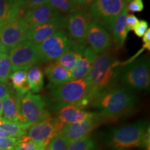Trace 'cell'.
<instances>
[{"mask_svg":"<svg viewBox=\"0 0 150 150\" xmlns=\"http://www.w3.org/2000/svg\"><path fill=\"white\" fill-rule=\"evenodd\" d=\"M119 65V61L108 52L97 54L88 74L85 77L89 86L88 98L91 102L102 91L113 86L118 76Z\"/></svg>","mask_w":150,"mask_h":150,"instance_id":"1","label":"cell"},{"mask_svg":"<svg viewBox=\"0 0 150 150\" xmlns=\"http://www.w3.org/2000/svg\"><path fill=\"white\" fill-rule=\"evenodd\" d=\"M136 97L128 89L112 86L102 91L93 101V106L106 120L125 115L136 104Z\"/></svg>","mask_w":150,"mask_h":150,"instance_id":"2","label":"cell"},{"mask_svg":"<svg viewBox=\"0 0 150 150\" xmlns=\"http://www.w3.org/2000/svg\"><path fill=\"white\" fill-rule=\"evenodd\" d=\"M149 127L146 121H139L114 129L109 143L115 150H129L142 147L149 150Z\"/></svg>","mask_w":150,"mask_h":150,"instance_id":"3","label":"cell"},{"mask_svg":"<svg viewBox=\"0 0 150 150\" xmlns=\"http://www.w3.org/2000/svg\"><path fill=\"white\" fill-rule=\"evenodd\" d=\"M88 95L89 86L85 78L70 81L52 89L50 97V108L58 110L68 105L78 106L86 97L89 100Z\"/></svg>","mask_w":150,"mask_h":150,"instance_id":"4","label":"cell"},{"mask_svg":"<svg viewBox=\"0 0 150 150\" xmlns=\"http://www.w3.org/2000/svg\"><path fill=\"white\" fill-rule=\"evenodd\" d=\"M16 95L20 117L27 128L50 117L47 105L42 96L31 92L22 95L16 93Z\"/></svg>","mask_w":150,"mask_h":150,"instance_id":"5","label":"cell"},{"mask_svg":"<svg viewBox=\"0 0 150 150\" xmlns=\"http://www.w3.org/2000/svg\"><path fill=\"white\" fill-rule=\"evenodd\" d=\"M126 6L123 0H95L89 7V14L93 22L111 32L115 20Z\"/></svg>","mask_w":150,"mask_h":150,"instance_id":"6","label":"cell"},{"mask_svg":"<svg viewBox=\"0 0 150 150\" xmlns=\"http://www.w3.org/2000/svg\"><path fill=\"white\" fill-rule=\"evenodd\" d=\"M121 79L129 88L136 91H147L150 85L149 61L140 59L127 65L122 71Z\"/></svg>","mask_w":150,"mask_h":150,"instance_id":"7","label":"cell"},{"mask_svg":"<svg viewBox=\"0 0 150 150\" xmlns=\"http://www.w3.org/2000/svg\"><path fill=\"white\" fill-rule=\"evenodd\" d=\"M72 46V41L63 30L56 32L40 44L37 45L39 61L47 63L56 61Z\"/></svg>","mask_w":150,"mask_h":150,"instance_id":"8","label":"cell"},{"mask_svg":"<svg viewBox=\"0 0 150 150\" xmlns=\"http://www.w3.org/2000/svg\"><path fill=\"white\" fill-rule=\"evenodd\" d=\"M12 71L27 70L39 61L36 45L29 40H24L9 52Z\"/></svg>","mask_w":150,"mask_h":150,"instance_id":"9","label":"cell"},{"mask_svg":"<svg viewBox=\"0 0 150 150\" xmlns=\"http://www.w3.org/2000/svg\"><path fill=\"white\" fill-rule=\"evenodd\" d=\"M28 30L29 28L23 16L17 17L0 24V40L7 51H10L20 42L26 40Z\"/></svg>","mask_w":150,"mask_h":150,"instance_id":"10","label":"cell"},{"mask_svg":"<svg viewBox=\"0 0 150 150\" xmlns=\"http://www.w3.org/2000/svg\"><path fill=\"white\" fill-rule=\"evenodd\" d=\"M64 127L56 117H50L30 127L26 136L30 140L47 147L52 138L59 134Z\"/></svg>","mask_w":150,"mask_h":150,"instance_id":"11","label":"cell"},{"mask_svg":"<svg viewBox=\"0 0 150 150\" xmlns=\"http://www.w3.org/2000/svg\"><path fill=\"white\" fill-rule=\"evenodd\" d=\"M104 121L107 120L99 112H93L91 116L79 122L65 126L61 134L69 144L89 136L92 131Z\"/></svg>","mask_w":150,"mask_h":150,"instance_id":"12","label":"cell"},{"mask_svg":"<svg viewBox=\"0 0 150 150\" xmlns=\"http://www.w3.org/2000/svg\"><path fill=\"white\" fill-rule=\"evenodd\" d=\"M92 22L93 20L90 14L84 11H76L67 17L65 27L70 40L75 41L77 44H83Z\"/></svg>","mask_w":150,"mask_h":150,"instance_id":"13","label":"cell"},{"mask_svg":"<svg viewBox=\"0 0 150 150\" xmlns=\"http://www.w3.org/2000/svg\"><path fill=\"white\" fill-rule=\"evenodd\" d=\"M66 22L67 17L59 16L46 23L31 28L28 30L26 40L30 41L35 45L40 44L63 29L66 25Z\"/></svg>","mask_w":150,"mask_h":150,"instance_id":"14","label":"cell"},{"mask_svg":"<svg viewBox=\"0 0 150 150\" xmlns=\"http://www.w3.org/2000/svg\"><path fill=\"white\" fill-rule=\"evenodd\" d=\"M89 47L98 54L104 52L112 44V38L110 33L96 22H92L90 24L86 40Z\"/></svg>","mask_w":150,"mask_h":150,"instance_id":"15","label":"cell"},{"mask_svg":"<svg viewBox=\"0 0 150 150\" xmlns=\"http://www.w3.org/2000/svg\"><path fill=\"white\" fill-rule=\"evenodd\" d=\"M79 53L77 61L70 71V81L85 78L91 70V65L96 57L95 54L89 47H84L82 44H77L73 48Z\"/></svg>","mask_w":150,"mask_h":150,"instance_id":"16","label":"cell"},{"mask_svg":"<svg viewBox=\"0 0 150 150\" xmlns=\"http://www.w3.org/2000/svg\"><path fill=\"white\" fill-rule=\"evenodd\" d=\"M59 16V13L46 3L27 11L23 16V19L29 29L46 23Z\"/></svg>","mask_w":150,"mask_h":150,"instance_id":"17","label":"cell"},{"mask_svg":"<svg viewBox=\"0 0 150 150\" xmlns=\"http://www.w3.org/2000/svg\"><path fill=\"white\" fill-rule=\"evenodd\" d=\"M56 111V118L64 126L79 122L93 114L76 105L65 106Z\"/></svg>","mask_w":150,"mask_h":150,"instance_id":"18","label":"cell"},{"mask_svg":"<svg viewBox=\"0 0 150 150\" xmlns=\"http://www.w3.org/2000/svg\"><path fill=\"white\" fill-rule=\"evenodd\" d=\"M45 73L49 81V88L54 89L70 81V72L59 65L51 62L45 68Z\"/></svg>","mask_w":150,"mask_h":150,"instance_id":"19","label":"cell"},{"mask_svg":"<svg viewBox=\"0 0 150 150\" xmlns=\"http://www.w3.org/2000/svg\"><path fill=\"white\" fill-rule=\"evenodd\" d=\"M4 121L13 122L22 125L27 128L22 123L20 112H19L18 102L17 95L11 93L7 95L2 102V117ZM28 129V128H27Z\"/></svg>","mask_w":150,"mask_h":150,"instance_id":"20","label":"cell"},{"mask_svg":"<svg viewBox=\"0 0 150 150\" xmlns=\"http://www.w3.org/2000/svg\"><path fill=\"white\" fill-rule=\"evenodd\" d=\"M23 16L22 0H0V24Z\"/></svg>","mask_w":150,"mask_h":150,"instance_id":"21","label":"cell"},{"mask_svg":"<svg viewBox=\"0 0 150 150\" xmlns=\"http://www.w3.org/2000/svg\"><path fill=\"white\" fill-rule=\"evenodd\" d=\"M127 14H128V11H127L126 6L124 8L121 14L118 16L117 20H115L111 31L112 40L118 48L122 47L124 45L127 39V34L129 33L126 24Z\"/></svg>","mask_w":150,"mask_h":150,"instance_id":"22","label":"cell"},{"mask_svg":"<svg viewBox=\"0 0 150 150\" xmlns=\"http://www.w3.org/2000/svg\"><path fill=\"white\" fill-rule=\"evenodd\" d=\"M10 78L13 88L19 95H24L31 91L27 82V70L14 71L13 73L11 74Z\"/></svg>","mask_w":150,"mask_h":150,"instance_id":"23","label":"cell"},{"mask_svg":"<svg viewBox=\"0 0 150 150\" xmlns=\"http://www.w3.org/2000/svg\"><path fill=\"white\" fill-rule=\"evenodd\" d=\"M27 82L33 93H39L44 85V74L39 67L33 66L27 72Z\"/></svg>","mask_w":150,"mask_h":150,"instance_id":"24","label":"cell"},{"mask_svg":"<svg viewBox=\"0 0 150 150\" xmlns=\"http://www.w3.org/2000/svg\"><path fill=\"white\" fill-rule=\"evenodd\" d=\"M47 3L59 14H72L79 11L74 0H48Z\"/></svg>","mask_w":150,"mask_h":150,"instance_id":"25","label":"cell"},{"mask_svg":"<svg viewBox=\"0 0 150 150\" xmlns=\"http://www.w3.org/2000/svg\"><path fill=\"white\" fill-rule=\"evenodd\" d=\"M0 128L4 129L8 134L9 137H13V138H20L26 136L28 129L18 124L6 122L1 119H0Z\"/></svg>","mask_w":150,"mask_h":150,"instance_id":"26","label":"cell"},{"mask_svg":"<svg viewBox=\"0 0 150 150\" xmlns=\"http://www.w3.org/2000/svg\"><path fill=\"white\" fill-rule=\"evenodd\" d=\"M79 56V52H76L72 49V50L69 49L55 61L70 72L76 64Z\"/></svg>","mask_w":150,"mask_h":150,"instance_id":"27","label":"cell"},{"mask_svg":"<svg viewBox=\"0 0 150 150\" xmlns=\"http://www.w3.org/2000/svg\"><path fill=\"white\" fill-rule=\"evenodd\" d=\"M67 150H97L95 140L90 136L68 144Z\"/></svg>","mask_w":150,"mask_h":150,"instance_id":"28","label":"cell"},{"mask_svg":"<svg viewBox=\"0 0 150 150\" xmlns=\"http://www.w3.org/2000/svg\"><path fill=\"white\" fill-rule=\"evenodd\" d=\"M11 72V63L8 54H0V81L8 83Z\"/></svg>","mask_w":150,"mask_h":150,"instance_id":"29","label":"cell"},{"mask_svg":"<svg viewBox=\"0 0 150 150\" xmlns=\"http://www.w3.org/2000/svg\"><path fill=\"white\" fill-rule=\"evenodd\" d=\"M47 146L30 140L27 136L20 138L13 150H46Z\"/></svg>","mask_w":150,"mask_h":150,"instance_id":"30","label":"cell"},{"mask_svg":"<svg viewBox=\"0 0 150 150\" xmlns=\"http://www.w3.org/2000/svg\"><path fill=\"white\" fill-rule=\"evenodd\" d=\"M67 146H68V142L61 132L54 138H52L48 144L46 150H67Z\"/></svg>","mask_w":150,"mask_h":150,"instance_id":"31","label":"cell"},{"mask_svg":"<svg viewBox=\"0 0 150 150\" xmlns=\"http://www.w3.org/2000/svg\"><path fill=\"white\" fill-rule=\"evenodd\" d=\"M20 138H0V150H13Z\"/></svg>","mask_w":150,"mask_h":150,"instance_id":"32","label":"cell"},{"mask_svg":"<svg viewBox=\"0 0 150 150\" xmlns=\"http://www.w3.org/2000/svg\"><path fill=\"white\" fill-rule=\"evenodd\" d=\"M48 0H22V11L24 15L30 9L47 3Z\"/></svg>","mask_w":150,"mask_h":150,"instance_id":"33","label":"cell"},{"mask_svg":"<svg viewBox=\"0 0 150 150\" xmlns=\"http://www.w3.org/2000/svg\"><path fill=\"white\" fill-rule=\"evenodd\" d=\"M127 9L131 12H141L144 9V4L142 0H131L127 6Z\"/></svg>","mask_w":150,"mask_h":150,"instance_id":"34","label":"cell"},{"mask_svg":"<svg viewBox=\"0 0 150 150\" xmlns=\"http://www.w3.org/2000/svg\"><path fill=\"white\" fill-rule=\"evenodd\" d=\"M148 22L145 20H140V21L138 22V23L137 25L135 27L134 29L133 30L135 34H136L137 36L141 38L143 36V35L145 34L147 30L148 29Z\"/></svg>","mask_w":150,"mask_h":150,"instance_id":"35","label":"cell"},{"mask_svg":"<svg viewBox=\"0 0 150 150\" xmlns=\"http://www.w3.org/2000/svg\"><path fill=\"white\" fill-rule=\"evenodd\" d=\"M139 20L134 14H127L126 18V24L128 31H133L134 28L138 24Z\"/></svg>","mask_w":150,"mask_h":150,"instance_id":"36","label":"cell"},{"mask_svg":"<svg viewBox=\"0 0 150 150\" xmlns=\"http://www.w3.org/2000/svg\"><path fill=\"white\" fill-rule=\"evenodd\" d=\"M13 93L12 90L8 83H3L0 81V99L3 100L7 95Z\"/></svg>","mask_w":150,"mask_h":150,"instance_id":"37","label":"cell"},{"mask_svg":"<svg viewBox=\"0 0 150 150\" xmlns=\"http://www.w3.org/2000/svg\"><path fill=\"white\" fill-rule=\"evenodd\" d=\"M95 1V0H74L75 3H76L79 8H89Z\"/></svg>","mask_w":150,"mask_h":150,"instance_id":"38","label":"cell"},{"mask_svg":"<svg viewBox=\"0 0 150 150\" xmlns=\"http://www.w3.org/2000/svg\"><path fill=\"white\" fill-rule=\"evenodd\" d=\"M142 41H143V48L148 50V51L150 50V29L148 28L145 34L142 36Z\"/></svg>","mask_w":150,"mask_h":150,"instance_id":"39","label":"cell"},{"mask_svg":"<svg viewBox=\"0 0 150 150\" xmlns=\"http://www.w3.org/2000/svg\"><path fill=\"white\" fill-rule=\"evenodd\" d=\"M8 51L6 50V49L5 48V47L4 46L1 40H0V54H2V53H7Z\"/></svg>","mask_w":150,"mask_h":150,"instance_id":"40","label":"cell"},{"mask_svg":"<svg viewBox=\"0 0 150 150\" xmlns=\"http://www.w3.org/2000/svg\"><path fill=\"white\" fill-rule=\"evenodd\" d=\"M2 117V102L0 99V119Z\"/></svg>","mask_w":150,"mask_h":150,"instance_id":"41","label":"cell"},{"mask_svg":"<svg viewBox=\"0 0 150 150\" xmlns=\"http://www.w3.org/2000/svg\"><path fill=\"white\" fill-rule=\"evenodd\" d=\"M123 1H124V2H125V4L127 5V4H128L129 2H130L131 0H123Z\"/></svg>","mask_w":150,"mask_h":150,"instance_id":"42","label":"cell"}]
</instances>
